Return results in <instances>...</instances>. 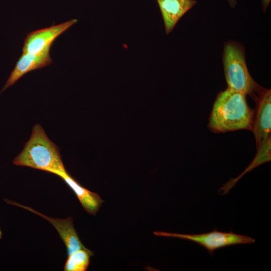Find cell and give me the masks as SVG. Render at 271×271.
Returning a JSON list of instances; mask_svg holds the SVG:
<instances>
[{
  "label": "cell",
  "instance_id": "1",
  "mask_svg": "<svg viewBox=\"0 0 271 271\" xmlns=\"http://www.w3.org/2000/svg\"><path fill=\"white\" fill-rule=\"evenodd\" d=\"M253 120V112L247 104L246 95L227 88L218 94L208 126L216 133L252 130Z\"/></svg>",
  "mask_w": 271,
  "mask_h": 271
},
{
  "label": "cell",
  "instance_id": "2",
  "mask_svg": "<svg viewBox=\"0 0 271 271\" xmlns=\"http://www.w3.org/2000/svg\"><path fill=\"white\" fill-rule=\"evenodd\" d=\"M13 163L57 175L66 171L58 147L46 135L40 125L33 128L29 139Z\"/></svg>",
  "mask_w": 271,
  "mask_h": 271
},
{
  "label": "cell",
  "instance_id": "3",
  "mask_svg": "<svg viewBox=\"0 0 271 271\" xmlns=\"http://www.w3.org/2000/svg\"><path fill=\"white\" fill-rule=\"evenodd\" d=\"M223 62L228 88L245 95L259 94L263 90L253 79L248 70L244 48L229 41L224 47Z\"/></svg>",
  "mask_w": 271,
  "mask_h": 271
},
{
  "label": "cell",
  "instance_id": "4",
  "mask_svg": "<svg viewBox=\"0 0 271 271\" xmlns=\"http://www.w3.org/2000/svg\"><path fill=\"white\" fill-rule=\"evenodd\" d=\"M157 236L166 237L188 240L194 242L207 250L212 256L218 249L240 244H250L255 240L247 235L236 234L232 231L222 232L215 229L201 234H180L164 231H154Z\"/></svg>",
  "mask_w": 271,
  "mask_h": 271
},
{
  "label": "cell",
  "instance_id": "5",
  "mask_svg": "<svg viewBox=\"0 0 271 271\" xmlns=\"http://www.w3.org/2000/svg\"><path fill=\"white\" fill-rule=\"evenodd\" d=\"M77 21V19H72L62 23L30 32L25 39L22 53H38L51 48L57 38Z\"/></svg>",
  "mask_w": 271,
  "mask_h": 271
},
{
  "label": "cell",
  "instance_id": "6",
  "mask_svg": "<svg viewBox=\"0 0 271 271\" xmlns=\"http://www.w3.org/2000/svg\"><path fill=\"white\" fill-rule=\"evenodd\" d=\"M8 203L23 208L39 215L47 220L56 229L65 245L68 256L74 252L81 249H87L80 240L74 227L73 219L69 217L65 219L53 218L45 215L31 207L21 205L16 202L6 200Z\"/></svg>",
  "mask_w": 271,
  "mask_h": 271
},
{
  "label": "cell",
  "instance_id": "7",
  "mask_svg": "<svg viewBox=\"0 0 271 271\" xmlns=\"http://www.w3.org/2000/svg\"><path fill=\"white\" fill-rule=\"evenodd\" d=\"M50 49L48 48L38 53H22L0 93L14 85L28 72L51 64L52 60L50 55Z\"/></svg>",
  "mask_w": 271,
  "mask_h": 271
},
{
  "label": "cell",
  "instance_id": "8",
  "mask_svg": "<svg viewBox=\"0 0 271 271\" xmlns=\"http://www.w3.org/2000/svg\"><path fill=\"white\" fill-rule=\"evenodd\" d=\"M255 119L252 130L256 141V148L270 137L271 91L263 89L259 94Z\"/></svg>",
  "mask_w": 271,
  "mask_h": 271
},
{
  "label": "cell",
  "instance_id": "9",
  "mask_svg": "<svg viewBox=\"0 0 271 271\" xmlns=\"http://www.w3.org/2000/svg\"><path fill=\"white\" fill-rule=\"evenodd\" d=\"M164 21L165 32L172 31L180 18L196 3L195 0H157Z\"/></svg>",
  "mask_w": 271,
  "mask_h": 271
},
{
  "label": "cell",
  "instance_id": "10",
  "mask_svg": "<svg viewBox=\"0 0 271 271\" xmlns=\"http://www.w3.org/2000/svg\"><path fill=\"white\" fill-rule=\"evenodd\" d=\"M56 175L62 178L73 190L85 211L95 215L103 203L99 195L81 186L66 171Z\"/></svg>",
  "mask_w": 271,
  "mask_h": 271
},
{
  "label": "cell",
  "instance_id": "11",
  "mask_svg": "<svg viewBox=\"0 0 271 271\" xmlns=\"http://www.w3.org/2000/svg\"><path fill=\"white\" fill-rule=\"evenodd\" d=\"M271 160L270 137L263 142L257 148V153L250 165L235 178H231L219 189L218 192L223 195L228 193L236 183L247 173L253 170L258 166L270 162Z\"/></svg>",
  "mask_w": 271,
  "mask_h": 271
},
{
  "label": "cell",
  "instance_id": "12",
  "mask_svg": "<svg viewBox=\"0 0 271 271\" xmlns=\"http://www.w3.org/2000/svg\"><path fill=\"white\" fill-rule=\"evenodd\" d=\"M94 252L87 249L77 250L68 256L64 267V271H86L89 264L90 258Z\"/></svg>",
  "mask_w": 271,
  "mask_h": 271
},
{
  "label": "cell",
  "instance_id": "13",
  "mask_svg": "<svg viewBox=\"0 0 271 271\" xmlns=\"http://www.w3.org/2000/svg\"><path fill=\"white\" fill-rule=\"evenodd\" d=\"M270 2V0H262V6L263 10L264 11L266 10V8H267L269 3Z\"/></svg>",
  "mask_w": 271,
  "mask_h": 271
},
{
  "label": "cell",
  "instance_id": "14",
  "mask_svg": "<svg viewBox=\"0 0 271 271\" xmlns=\"http://www.w3.org/2000/svg\"><path fill=\"white\" fill-rule=\"evenodd\" d=\"M231 6L234 7L236 4V0H228Z\"/></svg>",
  "mask_w": 271,
  "mask_h": 271
},
{
  "label": "cell",
  "instance_id": "15",
  "mask_svg": "<svg viewBox=\"0 0 271 271\" xmlns=\"http://www.w3.org/2000/svg\"><path fill=\"white\" fill-rule=\"evenodd\" d=\"M2 233L1 231L0 230V239L2 238Z\"/></svg>",
  "mask_w": 271,
  "mask_h": 271
}]
</instances>
